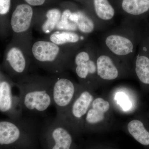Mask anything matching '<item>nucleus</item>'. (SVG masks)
I'll return each instance as SVG.
<instances>
[{
  "label": "nucleus",
  "mask_w": 149,
  "mask_h": 149,
  "mask_svg": "<svg viewBox=\"0 0 149 149\" xmlns=\"http://www.w3.org/2000/svg\"><path fill=\"white\" fill-rule=\"evenodd\" d=\"M51 84L42 80L22 82L18 98L23 115L36 118L45 114L53 106Z\"/></svg>",
  "instance_id": "nucleus-1"
},
{
  "label": "nucleus",
  "mask_w": 149,
  "mask_h": 149,
  "mask_svg": "<svg viewBox=\"0 0 149 149\" xmlns=\"http://www.w3.org/2000/svg\"><path fill=\"white\" fill-rule=\"evenodd\" d=\"M41 126L35 118L23 115L16 121H0V146L17 143L24 135H31Z\"/></svg>",
  "instance_id": "nucleus-2"
},
{
  "label": "nucleus",
  "mask_w": 149,
  "mask_h": 149,
  "mask_svg": "<svg viewBox=\"0 0 149 149\" xmlns=\"http://www.w3.org/2000/svg\"><path fill=\"white\" fill-rule=\"evenodd\" d=\"M80 89L65 77H60L52 81V99L53 106L56 111V116H65Z\"/></svg>",
  "instance_id": "nucleus-3"
},
{
  "label": "nucleus",
  "mask_w": 149,
  "mask_h": 149,
  "mask_svg": "<svg viewBox=\"0 0 149 149\" xmlns=\"http://www.w3.org/2000/svg\"><path fill=\"white\" fill-rule=\"evenodd\" d=\"M46 135L52 139L51 149H70L72 143L70 128H73L64 118L56 116L41 125Z\"/></svg>",
  "instance_id": "nucleus-4"
},
{
  "label": "nucleus",
  "mask_w": 149,
  "mask_h": 149,
  "mask_svg": "<svg viewBox=\"0 0 149 149\" xmlns=\"http://www.w3.org/2000/svg\"><path fill=\"white\" fill-rule=\"evenodd\" d=\"M91 92L80 88L65 116L63 118L73 128L83 127V121L93 100Z\"/></svg>",
  "instance_id": "nucleus-5"
},
{
  "label": "nucleus",
  "mask_w": 149,
  "mask_h": 149,
  "mask_svg": "<svg viewBox=\"0 0 149 149\" xmlns=\"http://www.w3.org/2000/svg\"><path fill=\"white\" fill-rule=\"evenodd\" d=\"M110 107L109 102L103 98L94 99L84 118L83 127L98 125L103 122Z\"/></svg>",
  "instance_id": "nucleus-6"
},
{
  "label": "nucleus",
  "mask_w": 149,
  "mask_h": 149,
  "mask_svg": "<svg viewBox=\"0 0 149 149\" xmlns=\"http://www.w3.org/2000/svg\"><path fill=\"white\" fill-rule=\"evenodd\" d=\"M135 72L141 83L149 86V41L148 37L142 42L135 63Z\"/></svg>",
  "instance_id": "nucleus-7"
},
{
  "label": "nucleus",
  "mask_w": 149,
  "mask_h": 149,
  "mask_svg": "<svg viewBox=\"0 0 149 149\" xmlns=\"http://www.w3.org/2000/svg\"><path fill=\"white\" fill-rule=\"evenodd\" d=\"M33 11L30 5H19L12 15L11 25L14 32L21 33L29 29L32 22Z\"/></svg>",
  "instance_id": "nucleus-8"
},
{
  "label": "nucleus",
  "mask_w": 149,
  "mask_h": 149,
  "mask_svg": "<svg viewBox=\"0 0 149 149\" xmlns=\"http://www.w3.org/2000/svg\"><path fill=\"white\" fill-rule=\"evenodd\" d=\"M134 41L127 37L118 35H111L105 40L107 47L113 53L117 56H125L131 54L134 52Z\"/></svg>",
  "instance_id": "nucleus-9"
},
{
  "label": "nucleus",
  "mask_w": 149,
  "mask_h": 149,
  "mask_svg": "<svg viewBox=\"0 0 149 149\" xmlns=\"http://www.w3.org/2000/svg\"><path fill=\"white\" fill-rule=\"evenodd\" d=\"M32 51L34 57L38 61L52 62L55 60L60 49L57 45L52 42L39 41L33 45Z\"/></svg>",
  "instance_id": "nucleus-10"
},
{
  "label": "nucleus",
  "mask_w": 149,
  "mask_h": 149,
  "mask_svg": "<svg viewBox=\"0 0 149 149\" xmlns=\"http://www.w3.org/2000/svg\"><path fill=\"white\" fill-rule=\"evenodd\" d=\"M74 63L75 72L81 80H86L89 76L97 73L96 63L91 59L87 52H80L77 54Z\"/></svg>",
  "instance_id": "nucleus-11"
},
{
  "label": "nucleus",
  "mask_w": 149,
  "mask_h": 149,
  "mask_svg": "<svg viewBox=\"0 0 149 149\" xmlns=\"http://www.w3.org/2000/svg\"><path fill=\"white\" fill-rule=\"evenodd\" d=\"M97 74L102 79L105 80H115L119 75V71L113 61L109 56H99L96 62Z\"/></svg>",
  "instance_id": "nucleus-12"
},
{
  "label": "nucleus",
  "mask_w": 149,
  "mask_h": 149,
  "mask_svg": "<svg viewBox=\"0 0 149 149\" xmlns=\"http://www.w3.org/2000/svg\"><path fill=\"white\" fill-rule=\"evenodd\" d=\"M121 7L130 15L142 16L149 12V0H122Z\"/></svg>",
  "instance_id": "nucleus-13"
},
{
  "label": "nucleus",
  "mask_w": 149,
  "mask_h": 149,
  "mask_svg": "<svg viewBox=\"0 0 149 149\" xmlns=\"http://www.w3.org/2000/svg\"><path fill=\"white\" fill-rule=\"evenodd\" d=\"M127 129L136 141L143 146H149V132L141 120H131L127 125Z\"/></svg>",
  "instance_id": "nucleus-14"
},
{
  "label": "nucleus",
  "mask_w": 149,
  "mask_h": 149,
  "mask_svg": "<svg viewBox=\"0 0 149 149\" xmlns=\"http://www.w3.org/2000/svg\"><path fill=\"white\" fill-rule=\"evenodd\" d=\"M7 60L14 71L18 74H23L27 68L26 60L21 50L14 47L9 51Z\"/></svg>",
  "instance_id": "nucleus-15"
},
{
  "label": "nucleus",
  "mask_w": 149,
  "mask_h": 149,
  "mask_svg": "<svg viewBox=\"0 0 149 149\" xmlns=\"http://www.w3.org/2000/svg\"><path fill=\"white\" fill-rule=\"evenodd\" d=\"M93 5L96 15L100 19L107 21L114 17V9L108 0H93Z\"/></svg>",
  "instance_id": "nucleus-16"
},
{
  "label": "nucleus",
  "mask_w": 149,
  "mask_h": 149,
  "mask_svg": "<svg viewBox=\"0 0 149 149\" xmlns=\"http://www.w3.org/2000/svg\"><path fill=\"white\" fill-rule=\"evenodd\" d=\"M69 19L77 24V28L83 33H91L95 28L92 19L81 12L72 13Z\"/></svg>",
  "instance_id": "nucleus-17"
},
{
  "label": "nucleus",
  "mask_w": 149,
  "mask_h": 149,
  "mask_svg": "<svg viewBox=\"0 0 149 149\" xmlns=\"http://www.w3.org/2000/svg\"><path fill=\"white\" fill-rule=\"evenodd\" d=\"M13 100L10 85L6 81L1 82L0 111L7 112L12 109Z\"/></svg>",
  "instance_id": "nucleus-18"
},
{
  "label": "nucleus",
  "mask_w": 149,
  "mask_h": 149,
  "mask_svg": "<svg viewBox=\"0 0 149 149\" xmlns=\"http://www.w3.org/2000/svg\"><path fill=\"white\" fill-rule=\"evenodd\" d=\"M52 42L56 45H64L68 43H76L79 41V35L72 32H56L50 37Z\"/></svg>",
  "instance_id": "nucleus-19"
},
{
  "label": "nucleus",
  "mask_w": 149,
  "mask_h": 149,
  "mask_svg": "<svg viewBox=\"0 0 149 149\" xmlns=\"http://www.w3.org/2000/svg\"><path fill=\"white\" fill-rule=\"evenodd\" d=\"M61 13L58 9H52L47 12V19L42 27L43 32L49 33L52 31L57 26L61 17Z\"/></svg>",
  "instance_id": "nucleus-20"
},
{
  "label": "nucleus",
  "mask_w": 149,
  "mask_h": 149,
  "mask_svg": "<svg viewBox=\"0 0 149 149\" xmlns=\"http://www.w3.org/2000/svg\"><path fill=\"white\" fill-rule=\"evenodd\" d=\"M71 13L72 12L71 11L68 9L65 10L63 12L60 21L56 26L57 29L70 31L77 30V24L70 21L69 19Z\"/></svg>",
  "instance_id": "nucleus-21"
},
{
  "label": "nucleus",
  "mask_w": 149,
  "mask_h": 149,
  "mask_svg": "<svg viewBox=\"0 0 149 149\" xmlns=\"http://www.w3.org/2000/svg\"><path fill=\"white\" fill-rule=\"evenodd\" d=\"M10 0H0V14L5 15L10 8Z\"/></svg>",
  "instance_id": "nucleus-22"
},
{
  "label": "nucleus",
  "mask_w": 149,
  "mask_h": 149,
  "mask_svg": "<svg viewBox=\"0 0 149 149\" xmlns=\"http://www.w3.org/2000/svg\"><path fill=\"white\" fill-rule=\"evenodd\" d=\"M118 102L125 109L129 108V101L128 98L123 94H119L117 97Z\"/></svg>",
  "instance_id": "nucleus-23"
},
{
  "label": "nucleus",
  "mask_w": 149,
  "mask_h": 149,
  "mask_svg": "<svg viewBox=\"0 0 149 149\" xmlns=\"http://www.w3.org/2000/svg\"><path fill=\"white\" fill-rule=\"evenodd\" d=\"M28 5L32 6L42 5L45 2V0H24Z\"/></svg>",
  "instance_id": "nucleus-24"
},
{
  "label": "nucleus",
  "mask_w": 149,
  "mask_h": 149,
  "mask_svg": "<svg viewBox=\"0 0 149 149\" xmlns=\"http://www.w3.org/2000/svg\"><path fill=\"white\" fill-rule=\"evenodd\" d=\"M1 82H0V93H1Z\"/></svg>",
  "instance_id": "nucleus-25"
},
{
  "label": "nucleus",
  "mask_w": 149,
  "mask_h": 149,
  "mask_svg": "<svg viewBox=\"0 0 149 149\" xmlns=\"http://www.w3.org/2000/svg\"><path fill=\"white\" fill-rule=\"evenodd\" d=\"M148 37L149 41V36H148Z\"/></svg>",
  "instance_id": "nucleus-26"
}]
</instances>
